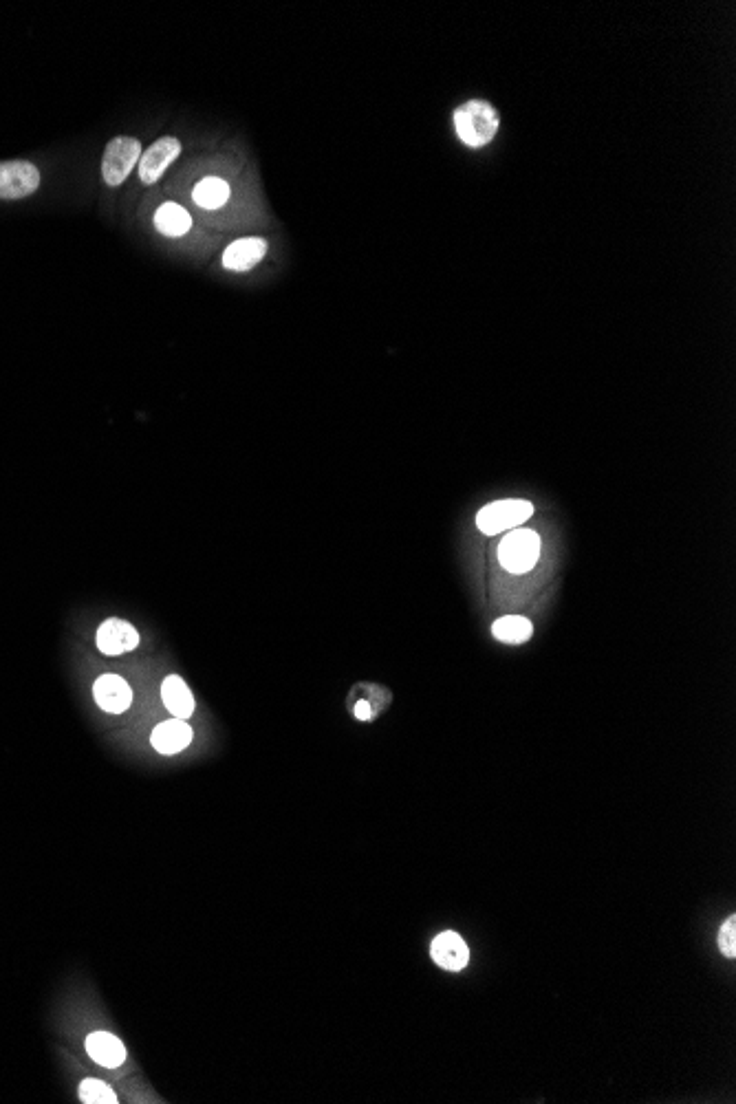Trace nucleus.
Here are the masks:
<instances>
[{
    "instance_id": "9b49d317",
    "label": "nucleus",
    "mask_w": 736,
    "mask_h": 1104,
    "mask_svg": "<svg viewBox=\"0 0 736 1104\" xmlns=\"http://www.w3.org/2000/svg\"><path fill=\"white\" fill-rule=\"evenodd\" d=\"M192 741V728L183 719H170L159 723L150 736V743L159 754H177L186 750Z\"/></svg>"
},
{
    "instance_id": "2eb2a0df",
    "label": "nucleus",
    "mask_w": 736,
    "mask_h": 1104,
    "mask_svg": "<svg viewBox=\"0 0 736 1104\" xmlns=\"http://www.w3.org/2000/svg\"><path fill=\"white\" fill-rule=\"evenodd\" d=\"M230 197H232L230 183H225L219 177H208L199 181L197 188L192 192L194 203L203 210H219L227 201H230Z\"/></svg>"
},
{
    "instance_id": "f3484780",
    "label": "nucleus",
    "mask_w": 736,
    "mask_h": 1104,
    "mask_svg": "<svg viewBox=\"0 0 736 1104\" xmlns=\"http://www.w3.org/2000/svg\"><path fill=\"white\" fill-rule=\"evenodd\" d=\"M80 1100L86 1104H115L117 1096L115 1091L102 1080L86 1078L80 1085Z\"/></svg>"
},
{
    "instance_id": "4468645a",
    "label": "nucleus",
    "mask_w": 736,
    "mask_h": 1104,
    "mask_svg": "<svg viewBox=\"0 0 736 1104\" xmlns=\"http://www.w3.org/2000/svg\"><path fill=\"white\" fill-rule=\"evenodd\" d=\"M155 227L164 236L179 238V236L190 232L192 219H190L188 210L181 208L179 203H164L155 212Z\"/></svg>"
},
{
    "instance_id": "6e6552de",
    "label": "nucleus",
    "mask_w": 736,
    "mask_h": 1104,
    "mask_svg": "<svg viewBox=\"0 0 736 1104\" xmlns=\"http://www.w3.org/2000/svg\"><path fill=\"white\" fill-rule=\"evenodd\" d=\"M139 646V633L135 631L133 624L124 620L111 618L106 620L100 629H97V648L104 655H124L131 653Z\"/></svg>"
},
{
    "instance_id": "f03ea898",
    "label": "nucleus",
    "mask_w": 736,
    "mask_h": 1104,
    "mask_svg": "<svg viewBox=\"0 0 736 1104\" xmlns=\"http://www.w3.org/2000/svg\"><path fill=\"white\" fill-rule=\"evenodd\" d=\"M142 159V142L135 137H115L104 148L102 157V179L106 186L117 188L131 177L133 168Z\"/></svg>"
},
{
    "instance_id": "dca6fc26",
    "label": "nucleus",
    "mask_w": 736,
    "mask_h": 1104,
    "mask_svg": "<svg viewBox=\"0 0 736 1104\" xmlns=\"http://www.w3.org/2000/svg\"><path fill=\"white\" fill-rule=\"evenodd\" d=\"M492 633L496 640L505 644H523L532 637L534 626L527 618H521V615H507V618L494 622Z\"/></svg>"
},
{
    "instance_id": "f257e3e1",
    "label": "nucleus",
    "mask_w": 736,
    "mask_h": 1104,
    "mask_svg": "<svg viewBox=\"0 0 736 1104\" xmlns=\"http://www.w3.org/2000/svg\"><path fill=\"white\" fill-rule=\"evenodd\" d=\"M454 126H457V135L465 146L483 148L492 142L496 131H499V113L487 102L472 100L457 108Z\"/></svg>"
},
{
    "instance_id": "7ed1b4c3",
    "label": "nucleus",
    "mask_w": 736,
    "mask_h": 1104,
    "mask_svg": "<svg viewBox=\"0 0 736 1104\" xmlns=\"http://www.w3.org/2000/svg\"><path fill=\"white\" fill-rule=\"evenodd\" d=\"M534 505L523 499H503L485 505L483 510L476 514V527L481 529L485 536L503 534L507 529H514L523 525L527 518H532Z\"/></svg>"
},
{
    "instance_id": "9d476101",
    "label": "nucleus",
    "mask_w": 736,
    "mask_h": 1104,
    "mask_svg": "<svg viewBox=\"0 0 736 1104\" xmlns=\"http://www.w3.org/2000/svg\"><path fill=\"white\" fill-rule=\"evenodd\" d=\"M267 254V243L263 238H241L227 247L223 254V267L230 272H250L252 267L263 261Z\"/></svg>"
},
{
    "instance_id": "1a4fd4ad",
    "label": "nucleus",
    "mask_w": 736,
    "mask_h": 1104,
    "mask_svg": "<svg viewBox=\"0 0 736 1104\" xmlns=\"http://www.w3.org/2000/svg\"><path fill=\"white\" fill-rule=\"evenodd\" d=\"M430 957L435 959L437 966H441L443 970L459 972L468 966L470 950L457 933H441L435 941H432Z\"/></svg>"
},
{
    "instance_id": "f8f14e48",
    "label": "nucleus",
    "mask_w": 736,
    "mask_h": 1104,
    "mask_svg": "<svg viewBox=\"0 0 736 1104\" xmlns=\"http://www.w3.org/2000/svg\"><path fill=\"white\" fill-rule=\"evenodd\" d=\"M86 1052H89L97 1065L108 1069H117L119 1065H124L128 1056L124 1043L108 1032H93L86 1038Z\"/></svg>"
},
{
    "instance_id": "6ab92c4d",
    "label": "nucleus",
    "mask_w": 736,
    "mask_h": 1104,
    "mask_svg": "<svg viewBox=\"0 0 736 1104\" xmlns=\"http://www.w3.org/2000/svg\"><path fill=\"white\" fill-rule=\"evenodd\" d=\"M355 717H357V719H362V721L373 719V717H375V712H373V708H371V703H368V701H360V703H357V706H355Z\"/></svg>"
},
{
    "instance_id": "423d86ee",
    "label": "nucleus",
    "mask_w": 736,
    "mask_h": 1104,
    "mask_svg": "<svg viewBox=\"0 0 736 1104\" xmlns=\"http://www.w3.org/2000/svg\"><path fill=\"white\" fill-rule=\"evenodd\" d=\"M179 155H181V142L177 137L157 139L153 146L146 148V153L142 155V159H139V164H137L139 181L146 183V186H153V183H157L161 177H164V172L168 170V166Z\"/></svg>"
},
{
    "instance_id": "a211bd4d",
    "label": "nucleus",
    "mask_w": 736,
    "mask_h": 1104,
    "mask_svg": "<svg viewBox=\"0 0 736 1104\" xmlns=\"http://www.w3.org/2000/svg\"><path fill=\"white\" fill-rule=\"evenodd\" d=\"M719 948L728 959L736 957V917H730L719 933Z\"/></svg>"
},
{
    "instance_id": "20e7f679",
    "label": "nucleus",
    "mask_w": 736,
    "mask_h": 1104,
    "mask_svg": "<svg viewBox=\"0 0 736 1104\" xmlns=\"http://www.w3.org/2000/svg\"><path fill=\"white\" fill-rule=\"evenodd\" d=\"M540 556V536L532 529H514L501 540L499 560L512 573H527L534 569Z\"/></svg>"
},
{
    "instance_id": "39448f33",
    "label": "nucleus",
    "mask_w": 736,
    "mask_h": 1104,
    "mask_svg": "<svg viewBox=\"0 0 736 1104\" xmlns=\"http://www.w3.org/2000/svg\"><path fill=\"white\" fill-rule=\"evenodd\" d=\"M40 186V170L29 161H0V199H25Z\"/></svg>"
},
{
    "instance_id": "0eeeda50",
    "label": "nucleus",
    "mask_w": 736,
    "mask_h": 1104,
    "mask_svg": "<svg viewBox=\"0 0 736 1104\" xmlns=\"http://www.w3.org/2000/svg\"><path fill=\"white\" fill-rule=\"evenodd\" d=\"M95 703L108 714H122L133 703V690L128 686V681L119 675H102L97 677L93 686Z\"/></svg>"
},
{
    "instance_id": "ddd939ff",
    "label": "nucleus",
    "mask_w": 736,
    "mask_h": 1104,
    "mask_svg": "<svg viewBox=\"0 0 736 1104\" xmlns=\"http://www.w3.org/2000/svg\"><path fill=\"white\" fill-rule=\"evenodd\" d=\"M161 699H164V706L168 708V712L175 714V719L186 721L194 714V708H197L192 690L188 688L186 681L177 675H170L164 679V684H161Z\"/></svg>"
}]
</instances>
